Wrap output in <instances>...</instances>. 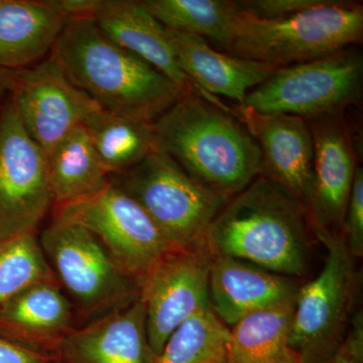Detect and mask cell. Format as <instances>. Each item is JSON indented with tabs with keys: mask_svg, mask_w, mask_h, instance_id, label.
<instances>
[{
	"mask_svg": "<svg viewBox=\"0 0 363 363\" xmlns=\"http://www.w3.org/2000/svg\"><path fill=\"white\" fill-rule=\"evenodd\" d=\"M72 18L70 0H0V69L42 59Z\"/></svg>",
	"mask_w": 363,
	"mask_h": 363,
	"instance_id": "obj_20",
	"label": "cell"
},
{
	"mask_svg": "<svg viewBox=\"0 0 363 363\" xmlns=\"http://www.w3.org/2000/svg\"><path fill=\"white\" fill-rule=\"evenodd\" d=\"M362 55L350 49L331 56L276 69L250 90L241 108L259 114L314 119L335 116L359 97Z\"/></svg>",
	"mask_w": 363,
	"mask_h": 363,
	"instance_id": "obj_7",
	"label": "cell"
},
{
	"mask_svg": "<svg viewBox=\"0 0 363 363\" xmlns=\"http://www.w3.org/2000/svg\"><path fill=\"white\" fill-rule=\"evenodd\" d=\"M314 233L326 257L316 278L300 286L286 346L301 363H328L345 340L359 279L343 234Z\"/></svg>",
	"mask_w": 363,
	"mask_h": 363,
	"instance_id": "obj_6",
	"label": "cell"
},
{
	"mask_svg": "<svg viewBox=\"0 0 363 363\" xmlns=\"http://www.w3.org/2000/svg\"><path fill=\"white\" fill-rule=\"evenodd\" d=\"M54 207L88 199L111 186L84 126L68 133L48 155Z\"/></svg>",
	"mask_w": 363,
	"mask_h": 363,
	"instance_id": "obj_21",
	"label": "cell"
},
{
	"mask_svg": "<svg viewBox=\"0 0 363 363\" xmlns=\"http://www.w3.org/2000/svg\"><path fill=\"white\" fill-rule=\"evenodd\" d=\"M52 206L47 156L9 102L0 116V240L35 233Z\"/></svg>",
	"mask_w": 363,
	"mask_h": 363,
	"instance_id": "obj_10",
	"label": "cell"
},
{
	"mask_svg": "<svg viewBox=\"0 0 363 363\" xmlns=\"http://www.w3.org/2000/svg\"><path fill=\"white\" fill-rule=\"evenodd\" d=\"M300 286L290 277L245 260L211 255L210 309L228 328L252 313L296 300Z\"/></svg>",
	"mask_w": 363,
	"mask_h": 363,
	"instance_id": "obj_16",
	"label": "cell"
},
{
	"mask_svg": "<svg viewBox=\"0 0 363 363\" xmlns=\"http://www.w3.org/2000/svg\"><path fill=\"white\" fill-rule=\"evenodd\" d=\"M238 116L185 93L154 121L157 149L206 187L233 198L262 175V154Z\"/></svg>",
	"mask_w": 363,
	"mask_h": 363,
	"instance_id": "obj_2",
	"label": "cell"
},
{
	"mask_svg": "<svg viewBox=\"0 0 363 363\" xmlns=\"http://www.w3.org/2000/svg\"><path fill=\"white\" fill-rule=\"evenodd\" d=\"M307 219L304 208L285 189L260 175L215 216L204 242L211 255L295 279L307 271Z\"/></svg>",
	"mask_w": 363,
	"mask_h": 363,
	"instance_id": "obj_3",
	"label": "cell"
},
{
	"mask_svg": "<svg viewBox=\"0 0 363 363\" xmlns=\"http://www.w3.org/2000/svg\"><path fill=\"white\" fill-rule=\"evenodd\" d=\"M56 355L61 363H157L140 297L74 328Z\"/></svg>",
	"mask_w": 363,
	"mask_h": 363,
	"instance_id": "obj_15",
	"label": "cell"
},
{
	"mask_svg": "<svg viewBox=\"0 0 363 363\" xmlns=\"http://www.w3.org/2000/svg\"><path fill=\"white\" fill-rule=\"evenodd\" d=\"M228 327L208 310L172 334L157 363H228Z\"/></svg>",
	"mask_w": 363,
	"mask_h": 363,
	"instance_id": "obj_25",
	"label": "cell"
},
{
	"mask_svg": "<svg viewBox=\"0 0 363 363\" xmlns=\"http://www.w3.org/2000/svg\"><path fill=\"white\" fill-rule=\"evenodd\" d=\"M73 324V305L57 279L30 286L0 307V336L55 357Z\"/></svg>",
	"mask_w": 363,
	"mask_h": 363,
	"instance_id": "obj_19",
	"label": "cell"
},
{
	"mask_svg": "<svg viewBox=\"0 0 363 363\" xmlns=\"http://www.w3.org/2000/svg\"><path fill=\"white\" fill-rule=\"evenodd\" d=\"M58 358L49 353L30 350L0 336V363H57Z\"/></svg>",
	"mask_w": 363,
	"mask_h": 363,
	"instance_id": "obj_29",
	"label": "cell"
},
{
	"mask_svg": "<svg viewBox=\"0 0 363 363\" xmlns=\"http://www.w3.org/2000/svg\"><path fill=\"white\" fill-rule=\"evenodd\" d=\"M52 52L75 87L104 111L118 116L154 123L188 93L111 42L92 16L70 18Z\"/></svg>",
	"mask_w": 363,
	"mask_h": 363,
	"instance_id": "obj_1",
	"label": "cell"
},
{
	"mask_svg": "<svg viewBox=\"0 0 363 363\" xmlns=\"http://www.w3.org/2000/svg\"><path fill=\"white\" fill-rule=\"evenodd\" d=\"M11 91L23 128L47 157L68 133L102 109L73 85L52 52L33 68L11 71Z\"/></svg>",
	"mask_w": 363,
	"mask_h": 363,
	"instance_id": "obj_12",
	"label": "cell"
},
{
	"mask_svg": "<svg viewBox=\"0 0 363 363\" xmlns=\"http://www.w3.org/2000/svg\"><path fill=\"white\" fill-rule=\"evenodd\" d=\"M11 71L0 69V100L7 91H11Z\"/></svg>",
	"mask_w": 363,
	"mask_h": 363,
	"instance_id": "obj_31",
	"label": "cell"
},
{
	"mask_svg": "<svg viewBox=\"0 0 363 363\" xmlns=\"http://www.w3.org/2000/svg\"><path fill=\"white\" fill-rule=\"evenodd\" d=\"M109 181L145 210L174 250L201 245L210 223L231 199L195 180L159 149Z\"/></svg>",
	"mask_w": 363,
	"mask_h": 363,
	"instance_id": "obj_5",
	"label": "cell"
},
{
	"mask_svg": "<svg viewBox=\"0 0 363 363\" xmlns=\"http://www.w3.org/2000/svg\"><path fill=\"white\" fill-rule=\"evenodd\" d=\"M92 18L114 44L133 52L180 86L201 96L179 65L166 28L136 0H96Z\"/></svg>",
	"mask_w": 363,
	"mask_h": 363,
	"instance_id": "obj_18",
	"label": "cell"
},
{
	"mask_svg": "<svg viewBox=\"0 0 363 363\" xmlns=\"http://www.w3.org/2000/svg\"><path fill=\"white\" fill-rule=\"evenodd\" d=\"M269 363H301L298 362L297 358L294 357L292 353L289 351L286 354L284 355V357L278 358V359L274 360V362Z\"/></svg>",
	"mask_w": 363,
	"mask_h": 363,
	"instance_id": "obj_32",
	"label": "cell"
},
{
	"mask_svg": "<svg viewBox=\"0 0 363 363\" xmlns=\"http://www.w3.org/2000/svg\"><path fill=\"white\" fill-rule=\"evenodd\" d=\"M343 236L353 257L363 255V169L355 172L352 189L346 208L343 223Z\"/></svg>",
	"mask_w": 363,
	"mask_h": 363,
	"instance_id": "obj_27",
	"label": "cell"
},
{
	"mask_svg": "<svg viewBox=\"0 0 363 363\" xmlns=\"http://www.w3.org/2000/svg\"><path fill=\"white\" fill-rule=\"evenodd\" d=\"M54 218L84 227L114 264L136 279L174 250L145 210L111 184L88 199L55 207Z\"/></svg>",
	"mask_w": 363,
	"mask_h": 363,
	"instance_id": "obj_9",
	"label": "cell"
},
{
	"mask_svg": "<svg viewBox=\"0 0 363 363\" xmlns=\"http://www.w3.org/2000/svg\"><path fill=\"white\" fill-rule=\"evenodd\" d=\"M54 279L35 233L0 240V307L30 286Z\"/></svg>",
	"mask_w": 363,
	"mask_h": 363,
	"instance_id": "obj_26",
	"label": "cell"
},
{
	"mask_svg": "<svg viewBox=\"0 0 363 363\" xmlns=\"http://www.w3.org/2000/svg\"><path fill=\"white\" fill-rule=\"evenodd\" d=\"M295 303L252 313L229 328L228 363H269L286 354Z\"/></svg>",
	"mask_w": 363,
	"mask_h": 363,
	"instance_id": "obj_23",
	"label": "cell"
},
{
	"mask_svg": "<svg viewBox=\"0 0 363 363\" xmlns=\"http://www.w3.org/2000/svg\"><path fill=\"white\" fill-rule=\"evenodd\" d=\"M262 154V175L276 182L307 214L313 185L314 142L310 124L288 114H259L238 109Z\"/></svg>",
	"mask_w": 363,
	"mask_h": 363,
	"instance_id": "obj_14",
	"label": "cell"
},
{
	"mask_svg": "<svg viewBox=\"0 0 363 363\" xmlns=\"http://www.w3.org/2000/svg\"><path fill=\"white\" fill-rule=\"evenodd\" d=\"M83 126L109 176L128 171L157 149L150 121L100 109Z\"/></svg>",
	"mask_w": 363,
	"mask_h": 363,
	"instance_id": "obj_22",
	"label": "cell"
},
{
	"mask_svg": "<svg viewBox=\"0 0 363 363\" xmlns=\"http://www.w3.org/2000/svg\"><path fill=\"white\" fill-rule=\"evenodd\" d=\"M339 116L321 117L309 123L314 142V169L307 217L314 233H342L358 168L352 138Z\"/></svg>",
	"mask_w": 363,
	"mask_h": 363,
	"instance_id": "obj_13",
	"label": "cell"
},
{
	"mask_svg": "<svg viewBox=\"0 0 363 363\" xmlns=\"http://www.w3.org/2000/svg\"><path fill=\"white\" fill-rule=\"evenodd\" d=\"M166 28L167 37L182 70L197 86L203 98L234 116L238 113L217 95L240 106L250 90L266 81L276 69L215 51L199 35Z\"/></svg>",
	"mask_w": 363,
	"mask_h": 363,
	"instance_id": "obj_17",
	"label": "cell"
},
{
	"mask_svg": "<svg viewBox=\"0 0 363 363\" xmlns=\"http://www.w3.org/2000/svg\"><path fill=\"white\" fill-rule=\"evenodd\" d=\"M211 253L204 241L189 250H172L138 279L147 339L155 354L190 318L210 310Z\"/></svg>",
	"mask_w": 363,
	"mask_h": 363,
	"instance_id": "obj_11",
	"label": "cell"
},
{
	"mask_svg": "<svg viewBox=\"0 0 363 363\" xmlns=\"http://www.w3.org/2000/svg\"><path fill=\"white\" fill-rule=\"evenodd\" d=\"M162 26L176 32L208 38L228 48L238 11L233 0H140Z\"/></svg>",
	"mask_w": 363,
	"mask_h": 363,
	"instance_id": "obj_24",
	"label": "cell"
},
{
	"mask_svg": "<svg viewBox=\"0 0 363 363\" xmlns=\"http://www.w3.org/2000/svg\"><path fill=\"white\" fill-rule=\"evenodd\" d=\"M39 241L59 285L82 314L108 312L138 297V279L121 271L84 227L52 218Z\"/></svg>",
	"mask_w": 363,
	"mask_h": 363,
	"instance_id": "obj_8",
	"label": "cell"
},
{
	"mask_svg": "<svg viewBox=\"0 0 363 363\" xmlns=\"http://www.w3.org/2000/svg\"><path fill=\"white\" fill-rule=\"evenodd\" d=\"M327 1L328 0H236V6L240 13L262 20H279Z\"/></svg>",
	"mask_w": 363,
	"mask_h": 363,
	"instance_id": "obj_28",
	"label": "cell"
},
{
	"mask_svg": "<svg viewBox=\"0 0 363 363\" xmlns=\"http://www.w3.org/2000/svg\"><path fill=\"white\" fill-rule=\"evenodd\" d=\"M362 4L328 0L279 20L240 11L227 51L278 69L331 56L362 43Z\"/></svg>",
	"mask_w": 363,
	"mask_h": 363,
	"instance_id": "obj_4",
	"label": "cell"
},
{
	"mask_svg": "<svg viewBox=\"0 0 363 363\" xmlns=\"http://www.w3.org/2000/svg\"><path fill=\"white\" fill-rule=\"evenodd\" d=\"M328 363H360L357 358L346 350L344 346H341L340 350L336 353L335 357L332 358Z\"/></svg>",
	"mask_w": 363,
	"mask_h": 363,
	"instance_id": "obj_30",
	"label": "cell"
}]
</instances>
